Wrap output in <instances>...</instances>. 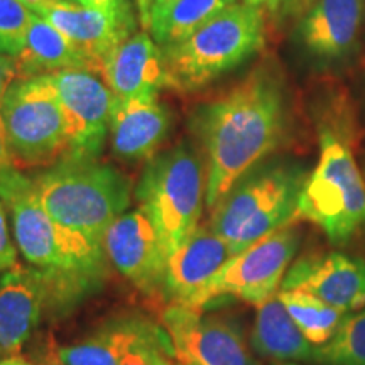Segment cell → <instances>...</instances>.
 I'll use <instances>...</instances> for the list:
<instances>
[{
	"label": "cell",
	"mask_w": 365,
	"mask_h": 365,
	"mask_svg": "<svg viewBox=\"0 0 365 365\" xmlns=\"http://www.w3.org/2000/svg\"><path fill=\"white\" fill-rule=\"evenodd\" d=\"M171 127V115L158 95L117 100L110 120L112 153L135 163L156 156Z\"/></svg>",
	"instance_id": "obj_19"
},
{
	"label": "cell",
	"mask_w": 365,
	"mask_h": 365,
	"mask_svg": "<svg viewBox=\"0 0 365 365\" xmlns=\"http://www.w3.org/2000/svg\"><path fill=\"white\" fill-rule=\"evenodd\" d=\"M76 2L103 14V16L110 17L113 21L134 24V17H132L130 6L127 0H76Z\"/></svg>",
	"instance_id": "obj_29"
},
{
	"label": "cell",
	"mask_w": 365,
	"mask_h": 365,
	"mask_svg": "<svg viewBox=\"0 0 365 365\" xmlns=\"http://www.w3.org/2000/svg\"><path fill=\"white\" fill-rule=\"evenodd\" d=\"M48 309L51 286L38 269L17 262L0 276V359L19 355Z\"/></svg>",
	"instance_id": "obj_15"
},
{
	"label": "cell",
	"mask_w": 365,
	"mask_h": 365,
	"mask_svg": "<svg viewBox=\"0 0 365 365\" xmlns=\"http://www.w3.org/2000/svg\"><path fill=\"white\" fill-rule=\"evenodd\" d=\"M0 365H33V362L22 357V355H12V357L0 359Z\"/></svg>",
	"instance_id": "obj_37"
},
{
	"label": "cell",
	"mask_w": 365,
	"mask_h": 365,
	"mask_svg": "<svg viewBox=\"0 0 365 365\" xmlns=\"http://www.w3.org/2000/svg\"><path fill=\"white\" fill-rule=\"evenodd\" d=\"M34 17L21 0H0V53L16 58L22 51Z\"/></svg>",
	"instance_id": "obj_26"
},
{
	"label": "cell",
	"mask_w": 365,
	"mask_h": 365,
	"mask_svg": "<svg viewBox=\"0 0 365 365\" xmlns=\"http://www.w3.org/2000/svg\"><path fill=\"white\" fill-rule=\"evenodd\" d=\"M108 262L145 294H161L168 254L143 208L122 213L102 240Z\"/></svg>",
	"instance_id": "obj_12"
},
{
	"label": "cell",
	"mask_w": 365,
	"mask_h": 365,
	"mask_svg": "<svg viewBox=\"0 0 365 365\" xmlns=\"http://www.w3.org/2000/svg\"><path fill=\"white\" fill-rule=\"evenodd\" d=\"M176 2L178 0H137L140 22H143L144 29H148L150 22L156 21L159 16H163Z\"/></svg>",
	"instance_id": "obj_30"
},
{
	"label": "cell",
	"mask_w": 365,
	"mask_h": 365,
	"mask_svg": "<svg viewBox=\"0 0 365 365\" xmlns=\"http://www.w3.org/2000/svg\"><path fill=\"white\" fill-rule=\"evenodd\" d=\"M21 2L24 4L27 9H31V11H33L34 14H38V12L43 11L46 6L56 2V0H21Z\"/></svg>",
	"instance_id": "obj_36"
},
{
	"label": "cell",
	"mask_w": 365,
	"mask_h": 365,
	"mask_svg": "<svg viewBox=\"0 0 365 365\" xmlns=\"http://www.w3.org/2000/svg\"><path fill=\"white\" fill-rule=\"evenodd\" d=\"M250 345L276 362H317L318 346L301 333L277 294L257 307Z\"/></svg>",
	"instance_id": "obj_20"
},
{
	"label": "cell",
	"mask_w": 365,
	"mask_h": 365,
	"mask_svg": "<svg viewBox=\"0 0 365 365\" xmlns=\"http://www.w3.org/2000/svg\"><path fill=\"white\" fill-rule=\"evenodd\" d=\"M11 168H14V164H12L11 154H9L6 130H4V124H2V117H0V175L11 170Z\"/></svg>",
	"instance_id": "obj_33"
},
{
	"label": "cell",
	"mask_w": 365,
	"mask_h": 365,
	"mask_svg": "<svg viewBox=\"0 0 365 365\" xmlns=\"http://www.w3.org/2000/svg\"><path fill=\"white\" fill-rule=\"evenodd\" d=\"M153 322L143 317H120L107 322L85 340L56 346L66 365H118Z\"/></svg>",
	"instance_id": "obj_21"
},
{
	"label": "cell",
	"mask_w": 365,
	"mask_h": 365,
	"mask_svg": "<svg viewBox=\"0 0 365 365\" xmlns=\"http://www.w3.org/2000/svg\"><path fill=\"white\" fill-rule=\"evenodd\" d=\"M299 242L301 230L293 222L232 255L220 272L196 296L191 307L207 308L213 301L232 296L257 308L279 293Z\"/></svg>",
	"instance_id": "obj_9"
},
{
	"label": "cell",
	"mask_w": 365,
	"mask_h": 365,
	"mask_svg": "<svg viewBox=\"0 0 365 365\" xmlns=\"http://www.w3.org/2000/svg\"><path fill=\"white\" fill-rule=\"evenodd\" d=\"M163 323L182 365H259L239 325L223 314L168 304Z\"/></svg>",
	"instance_id": "obj_10"
},
{
	"label": "cell",
	"mask_w": 365,
	"mask_h": 365,
	"mask_svg": "<svg viewBox=\"0 0 365 365\" xmlns=\"http://www.w3.org/2000/svg\"><path fill=\"white\" fill-rule=\"evenodd\" d=\"M0 200L11 213L24 261L48 277L53 312H65L103 284L108 259L102 245L54 222L36 195L33 178L17 168L2 173Z\"/></svg>",
	"instance_id": "obj_2"
},
{
	"label": "cell",
	"mask_w": 365,
	"mask_h": 365,
	"mask_svg": "<svg viewBox=\"0 0 365 365\" xmlns=\"http://www.w3.org/2000/svg\"><path fill=\"white\" fill-rule=\"evenodd\" d=\"M19 80L51 75L65 70H88L63 34L36 14L22 51L16 56Z\"/></svg>",
	"instance_id": "obj_22"
},
{
	"label": "cell",
	"mask_w": 365,
	"mask_h": 365,
	"mask_svg": "<svg viewBox=\"0 0 365 365\" xmlns=\"http://www.w3.org/2000/svg\"><path fill=\"white\" fill-rule=\"evenodd\" d=\"M319 365H365V308L346 314L330 341L317 349Z\"/></svg>",
	"instance_id": "obj_25"
},
{
	"label": "cell",
	"mask_w": 365,
	"mask_h": 365,
	"mask_svg": "<svg viewBox=\"0 0 365 365\" xmlns=\"http://www.w3.org/2000/svg\"><path fill=\"white\" fill-rule=\"evenodd\" d=\"M0 117L17 170H46L70 156L65 113L44 75L14 81L0 103Z\"/></svg>",
	"instance_id": "obj_8"
},
{
	"label": "cell",
	"mask_w": 365,
	"mask_h": 365,
	"mask_svg": "<svg viewBox=\"0 0 365 365\" xmlns=\"http://www.w3.org/2000/svg\"><path fill=\"white\" fill-rule=\"evenodd\" d=\"M33 365H66V364L58 357L56 346H49L48 350H44V352L39 355L38 360H34Z\"/></svg>",
	"instance_id": "obj_34"
},
{
	"label": "cell",
	"mask_w": 365,
	"mask_h": 365,
	"mask_svg": "<svg viewBox=\"0 0 365 365\" xmlns=\"http://www.w3.org/2000/svg\"><path fill=\"white\" fill-rule=\"evenodd\" d=\"M34 190L49 217L102 245L110 223L127 212L132 181L98 158L66 156L33 178Z\"/></svg>",
	"instance_id": "obj_4"
},
{
	"label": "cell",
	"mask_w": 365,
	"mask_h": 365,
	"mask_svg": "<svg viewBox=\"0 0 365 365\" xmlns=\"http://www.w3.org/2000/svg\"><path fill=\"white\" fill-rule=\"evenodd\" d=\"M286 124L284 85L269 66H259L225 95L200 105L193 129L203 148L210 212L245 173L277 149Z\"/></svg>",
	"instance_id": "obj_1"
},
{
	"label": "cell",
	"mask_w": 365,
	"mask_h": 365,
	"mask_svg": "<svg viewBox=\"0 0 365 365\" xmlns=\"http://www.w3.org/2000/svg\"><path fill=\"white\" fill-rule=\"evenodd\" d=\"M17 264V249L9 232L6 205L0 200V276Z\"/></svg>",
	"instance_id": "obj_28"
},
{
	"label": "cell",
	"mask_w": 365,
	"mask_h": 365,
	"mask_svg": "<svg viewBox=\"0 0 365 365\" xmlns=\"http://www.w3.org/2000/svg\"><path fill=\"white\" fill-rule=\"evenodd\" d=\"M244 4H249V6L261 9L264 12L277 14L279 12L282 0H244Z\"/></svg>",
	"instance_id": "obj_35"
},
{
	"label": "cell",
	"mask_w": 365,
	"mask_h": 365,
	"mask_svg": "<svg viewBox=\"0 0 365 365\" xmlns=\"http://www.w3.org/2000/svg\"><path fill=\"white\" fill-rule=\"evenodd\" d=\"M134 196L170 255L200 225L207 198L205 159L190 143L163 150L145 164Z\"/></svg>",
	"instance_id": "obj_7"
},
{
	"label": "cell",
	"mask_w": 365,
	"mask_h": 365,
	"mask_svg": "<svg viewBox=\"0 0 365 365\" xmlns=\"http://www.w3.org/2000/svg\"><path fill=\"white\" fill-rule=\"evenodd\" d=\"M319 156L301 191L298 217L319 227L335 245L365 235V181L346 137L319 125Z\"/></svg>",
	"instance_id": "obj_6"
},
{
	"label": "cell",
	"mask_w": 365,
	"mask_h": 365,
	"mask_svg": "<svg viewBox=\"0 0 365 365\" xmlns=\"http://www.w3.org/2000/svg\"><path fill=\"white\" fill-rule=\"evenodd\" d=\"M16 80H19L16 58L0 53V103Z\"/></svg>",
	"instance_id": "obj_31"
},
{
	"label": "cell",
	"mask_w": 365,
	"mask_h": 365,
	"mask_svg": "<svg viewBox=\"0 0 365 365\" xmlns=\"http://www.w3.org/2000/svg\"><path fill=\"white\" fill-rule=\"evenodd\" d=\"M314 0H282L279 16L282 19H299Z\"/></svg>",
	"instance_id": "obj_32"
},
{
	"label": "cell",
	"mask_w": 365,
	"mask_h": 365,
	"mask_svg": "<svg viewBox=\"0 0 365 365\" xmlns=\"http://www.w3.org/2000/svg\"><path fill=\"white\" fill-rule=\"evenodd\" d=\"M61 105L70 135V156L98 158L110 132L117 98L103 78L88 70L44 75Z\"/></svg>",
	"instance_id": "obj_11"
},
{
	"label": "cell",
	"mask_w": 365,
	"mask_h": 365,
	"mask_svg": "<svg viewBox=\"0 0 365 365\" xmlns=\"http://www.w3.org/2000/svg\"><path fill=\"white\" fill-rule=\"evenodd\" d=\"M365 0H314L299 17L296 39L323 68H339L357 53Z\"/></svg>",
	"instance_id": "obj_13"
},
{
	"label": "cell",
	"mask_w": 365,
	"mask_h": 365,
	"mask_svg": "<svg viewBox=\"0 0 365 365\" xmlns=\"http://www.w3.org/2000/svg\"><path fill=\"white\" fill-rule=\"evenodd\" d=\"M276 365H296L294 362H277Z\"/></svg>",
	"instance_id": "obj_38"
},
{
	"label": "cell",
	"mask_w": 365,
	"mask_h": 365,
	"mask_svg": "<svg viewBox=\"0 0 365 365\" xmlns=\"http://www.w3.org/2000/svg\"><path fill=\"white\" fill-rule=\"evenodd\" d=\"M38 16L53 24L75 53L88 65L90 71L100 75L113 49L130 34L134 24L118 22L76 0H56L46 6Z\"/></svg>",
	"instance_id": "obj_17"
},
{
	"label": "cell",
	"mask_w": 365,
	"mask_h": 365,
	"mask_svg": "<svg viewBox=\"0 0 365 365\" xmlns=\"http://www.w3.org/2000/svg\"><path fill=\"white\" fill-rule=\"evenodd\" d=\"M308 175L307 166L294 159H264L210 212L208 225L237 255L298 218Z\"/></svg>",
	"instance_id": "obj_3"
},
{
	"label": "cell",
	"mask_w": 365,
	"mask_h": 365,
	"mask_svg": "<svg viewBox=\"0 0 365 365\" xmlns=\"http://www.w3.org/2000/svg\"><path fill=\"white\" fill-rule=\"evenodd\" d=\"M277 296L301 333L314 346H322L330 341L346 318L345 312H340L301 291L281 289Z\"/></svg>",
	"instance_id": "obj_24"
},
{
	"label": "cell",
	"mask_w": 365,
	"mask_h": 365,
	"mask_svg": "<svg viewBox=\"0 0 365 365\" xmlns=\"http://www.w3.org/2000/svg\"><path fill=\"white\" fill-rule=\"evenodd\" d=\"M264 46V11L234 4L180 43L164 46L168 86L193 91L247 61Z\"/></svg>",
	"instance_id": "obj_5"
},
{
	"label": "cell",
	"mask_w": 365,
	"mask_h": 365,
	"mask_svg": "<svg viewBox=\"0 0 365 365\" xmlns=\"http://www.w3.org/2000/svg\"><path fill=\"white\" fill-rule=\"evenodd\" d=\"M230 257L227 242L210 225H198L168 255L161 296L168 304H191Z\"/></svg>",
	"instance_id": "obj_16"
},
{
	"label": "cell",
	"mask_w": 365,
	"mask_h": 365,
	"mask_svg": "<svg viewBox=\"0 0 365 365\" xmlns=\"http://www.w3.org/2000/svg\"><path fill=\"white\" fill-rule=\"evenodd\" d=\"M281 289L301 291L340 312L365 308V259L344 252L299 257L287 269Z\"/></svg>",
	"instance_id": "obj_14"
},
{
	"label": "cell",
	"mask_w": 365,
	"mask_h": 365,
	"mask_svg": "<svg viewBox=\"0 0 365 365\" xmlns=\"http://www.w3.org/2000/svg\"><path fill=\"white\" fill-rule=\"evenodd\" d=\"M100 76L117 100L158 95L168 86L161 46L148 31L130 34L113 49Z\"/></svg>",
	"instance_id": "obj_18"
},
{
	"label": "cell",
	"mask_w": 365,
	"mask_h": 365,
	"mask_svg": "<svg viewBox=\"0 0 365 365\" xmlns=\"http://www.w3.org/2000/svg\"><path fill=\"white\" fill-rule=\"evenodd\" d=\"M234 4L237 0H178L163 16L150 22L145 31L164 48L186 39L205 22Z\"/></svg>",
	"instance_id": "obj_23"
},
{
	"label": "cell",
	"mask_w": 365,
	"mask_h": 365,
	"mask_svg": "<svg viewBox=\"0 0 365 365\" xmlns=\"http://www.w3.org/2000/svg\"><path fill=\"white\" fill-rule=\"evenodd\" d=\"M118 365H182L176 359L170 335L153 323L140 340L132 346Z\"/></svg>",
	"instance_id": "obj_27"
}]
</instances>
